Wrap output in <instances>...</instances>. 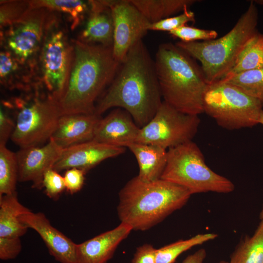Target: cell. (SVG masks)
I'll use <instances>...</instances> for the list:
<instances>
[{
	"instance_id": "1",
	"label": "cell",
	"mask_w": 263,
	"mask_h": 263,
	"mask_svg": "<svg viewBox=\"0 0 263 263\" xmlns=\"http://www.w3.org/2000/svg\"><path fill=\"white\" fill-rule=\"evenodd\" d=\"M162 98L154 60L142 39L132 46L120 64L94 113L100 116L111 108H123L142 128L153 117Z\"/></svg>"
},
{
	"instance_id": "2",
	"label": "cell",
	"mask_w": 263,
	"mask_h": 263,
	"mask_svg": "<svg viewBox=\"0 0 263 263\" xmlns=\"http://www.w3.org/2000/svg\"><path fill=\"white\" fill-rule=\"evenodd\" d=\"M74 54L66 90L59 101L63 114L94 113L95 102L120 65L112 47L73 42Z\"/></svg>"
},
{
	"instance_id": "3",
	"label": "cell",
	"mask_w": 263,
	"mask_h": 263,
	"mask_svg": "<svg viewBox=\"0 0 263 263\" xmlns=\"http://www.w3.org/2000/svg\"><path fill=\"white\" fill-rule=\"evenodd\" d=\"M191 195L169 181L159 179L147 182L136 176L119 192L118 216L121 223L132 230H147L183 207Z\"/></svg>"
},
{
	"instance_id": "4",
	"label": "cell",
	"mask_w": 263,
	"mask_h": 263,
	"mask_svg": "<svg viewBox=\"0 0 263 263\" xmlns=\"http://www.w3.org/2000/svg\"><path fill=\"white\" fill-rule=\"evenodd\" d=\"M154 63L163 101L183 113H204L208 84L193 58L175 44L165 43L159 46Z\"/></svg>"
},
{
	"instance_id": "5",
	"label": "cell",
	"mask_w": 263,
	"mask_h": 263,
	"mask_svg": "<svg viewBox=\"0 0 263 263\" xmlns=\"http://www.w3.org/2000/svg\"><path fill=\"white\" fill-rule=\"evenodd\" d=\"M258 11L250 2L234 27L223 37L202 41H178L175 45L201 64L208 85L221 80L232 68L244 48L258 32Z\"/></svg>"
},
{
	"instance_id": "6",
	"label": "cell",
	"mask_w": 263,
	"mask_h": 263,
	"mask_svg": "<svg viewBox=\"0 0 263 263\" xmlns=\"http://www.w3.org/2000/svg\"><path fill=\"white\" fill-rule=\"evenodd\" d=\"M161 179L179 185L191 194L213 192L228 193L235 186L209 168L199 147L192 141L167 150V161Z\"/></svg>"
},
{
	"instance_id": "7",
	"label": "cell",
	"mask_w": 263,
	"mask_h": 263,
	"mask_svg": "<svg viewBox=\"0 0 263 263\" xmlns=\"http://www.w3.org/2000/svg\"><path fill=\"white\" fill-rule=\"evenodd\" d=\"M12 103L10 107L15 109L16 114L12 141L20 148L39 146L48 141L63 115L59 101L37 89Z\"/></svg>"
},
{
	"instance_id": "8",
	"label": "cell",
	"mask_w": 263,
	"mask_h": 263,
	"mask_svg": "<svg viewBox=\"0 0 263 263\" xmlns=\"http://www.w3.org/2000/svg\"><path fill=\"white\" fill-rule=\"evenodd\" d=\"M263 107L237 86L217 82L208 85L203 97V111L227 130L252 127L259 124Z\"/></svg>"
},
{
	"instance_id": "9",
	"label": "cell",
	"mask_w": 263,
	"mask_h": 263,
	"mask_svg": "<svg viewBox=\"0 0 263 263\" xmlns=\"http://www.w3.org/2000/svg\"><path fill=\"white\" fill-rule=\"evenodd\" d=\"M41 46V80L47 93L59 101L67 87L74 59V45L52 20Z\"/></svg>"
},
{
	"instance_id": "10",
	"label": "cell",
	"mask_w": 263,
	"mask_h": 263,
	"mask_svg": "<svg viewBox=\"0 0 263 263\" xmlns=\"http://www.w3.org/2000/svg\"><path fill=\"white\" fill-rule=\"evenodd\" d=\"M200 124L198 115L181 112L163 100L153 117L140 128L136 143L169 149L192 141Z\"/></svg>"
},
{
	"instance_id": "11",
	"label": "cell",
	"mask_w": 263,
	"mask_h": 263,
	"mask_svg": "<svg viewBox=\"0 0 263 263\" xmlns=\"http://www.w3.org/2000/svg\"><path fill=\"white\" fill-rule=\"evenodd\" d=\"M49 10L30 8L18 21L8 26L1 38L8 50L21 63H26L38 51L52 19Z\"/></svg>"
},
{
	"instance_id": "12",
	"label": "cell",
	"mask_w": 263,
	"mask_h": 263,
	"mask_svg": "<svg viewBox=\"0 0 263 263\" xmlns=\"http://www.w3.org/2000/svg\"><path fill=\"white\" fill-rule=\"evenodd\" d=\"M105 2L111 10L113 21V55L121 64L132 46L150 30L151 23L131 0Z\"/></svg>"
},
{
	"instance_id": "13",
	"label": "cell",
	"mask_w": 263,
	"mask_h": 263,
	"mask_svg": "<svg viewBox=\"0 0 263 263\" xmlns=\"http://www.w3.org/2000/svg\"><path fill=\"white\" fill-rule=\"evenodd\" d=\"M63 150L51 138L43 146L20 148L16 152L19 182L31 181L33 188H42L44 174L53 169Z\"/></svg>"
},
{
	"instance_id": "14",
	"label": "cell",
	"mask_w": 263,
	"mask_h": 263,
	"mask_svg": "<svg viewBox=\"0 0 263 263\" xmlns=\"http://www.w3.org/2000/svg\"><path fill=\"white\" fill-rule=\"evenodd\" d=\"M125 148L91 140L64 149L53 169L57 172L77 168L86 173L103 161L118 156Z\"/></svg>"
},
{
	"instance_id": "15",
	"label": "cell",
	"mask_w": 263,
	"mask_h": 263,
	"mask_svg": "<svg viewBox=\"0 0 263 263\" xmlns=\"http://www.w3.org/2000/svg\"><path fill=\"white\" fill-rule=\"evenodd\" d=\"M29 228L35 230L40 236L50 254L60 263H77L76 244L54 227L42 212L31 210L19 217Z\"/></svg>"
},
{
	"instance_id": "16",
	"label": "cell",
	"mask_w": 263,
	"mask_h": 263,
	"mask_svg": "<svg viewBox=\"0 0 263 263\" xmlns=\"http://www.w3.org/2000/svg\"><path fill=\"white\" fill-rule=\"evenodd\" d=\"M131 117L120 109L113 110L100 119L93 140L125 148L136 143L140 128Z\"/></svg>"
},
{
	"instance_id": "17",
	"label": "cell",
	"mask_w": 263,
	"mask_h": 263,
	"mask_svg": "<svg viewBox=\"0 0 263 263\" xmlns=\"http://www.w3.org/2000/svg\"><path fill=\"white\" fill-rule=\"evenodd\" d=\"M132 228L120 223L116 227L76 244L77 263H107Z\"/></svg>"
},
{
	"instance_id": "18",
	"label": "cell",
	"mask_w": 263,
	"mask_h": 263,
	"mask_svg": "<svg viewBox=\"0 0 263 263\" xmlns=\"http://www.w3.org/2000/svg\"><path fill=\"white\" fill-rule=\"evenodd\" d=\"M100 119L95 113L63 114L51 138L63 149L93 140Z\"/></svg>"
},
{
	"instance_id": "19",
	"label": "cell",
	"mask_w": 263,
	"mask_h": 263,
	"mask_svg": "<svg viewBox=\"0 0 263 263\" xmlns=\"http://www.w3.org/2000/svg\"><path fill=\"white\" fill-rule=\"evenodd\" d=\"M90 13L79 40L112 47L114 26L111 10L105 0H89Z\"/></svg>"
},
{
	"instance_id": "20",
	"label": "cell",
	"mask_w": 263,
	"mask_h": 263,
	"mask_svg": "<svg viewBox=\"0 0 263 263\" xmlns=\"http://www.w3.org/2000/svg\"><path fill=\"white\" fill-rule=\"evenodd\" d=\"M128 148L135 156L139 167L137 176L144 182L161 179L167 161V150L158 146L134 143Z\"/></svg>"
},
{
	"instance_id": "21",
	"label": "cell",
	"mask_w": 263,
	"mask_h": 263,
	"mask_svg": "<svg viewBox=\"0 0 263 263\" xmlns=\"http://www.w3.org/2000/svg\"><path fill=\"white\" fill-rule=\"evenodd\" d=\"M30 211L19 201L17 191L0 196V237H19L28 228L19 217Z\"/></svg>"
},
{
	"instance_id": "22",
	"label": "cell",
	"mask_w": 263,
	"mask_h": 263,
	"mask_svg": "<svg viewBox=\"0 0 263 263\" xmlns=\"http://www.w3.org/2000/svg\"><path fill=\"white\" fill-rule=\"evenodd\" d=\"M152 24L171 17L198 1L195 0H131Z\"/></svg>"
},
{
	"instance_id": "23",
	"label": "cell",
	"mask_w": 263,
	"mask_h": 263,
	"mask_svg": "<svg viewBox=\"0 0 263 263\" xmlns=\"http://www.w3.org/2000/svg\"><path fill=\"white\" fill-rule=\"evenodd\" d=\"M263 67V33L257 32L246 43L232 68L218 82H225L237 74Z\"/></svg>"
},
{
	"instance_id": "24",
	"label": "cell",
	"mask_w": 263,
	"mask_h": 263,
	"mask_svg": "<svg viewBox=\"0 0 263 263\" xmlns=\"http://www.w3.org/2000/svg\"><path fill=\"white\" fill-rule=\"evenodd\" d=\"M229 263H263V219L253 235L245 236L238 244Z\"/></svg>"
},
{
	"instance_id": "25",
	"label": "cell",
	"mask_w": 263,
	"mask_h": 263,
	"mask_svg": "<svg viewBox=\"0 0 263 263\" xmlns=\"http://www.w3.org/2000/svg\"><path fill=\"white\" fill-rule=\"evenodd\" d=\"M25 64L19 61L9 50L0 54V83L9 90L23 89L30 90L31 81L20 75Z\"/></svg>"
},
{
	"instance_id": "26",
	"label": "cell",
	"mask_w": 263,
	"mask_h": 263,
	"mask_svg": "<svg viewBox=\"0 0 263 263\" xmlns=\"http://www.w3.org/2000/svg\"><path fill=\"white\" fill-rule=\"evenodd\" d=\"M29 2L32 9L45 8L68 14L73 21L72 29L78 25L84 14L90 8L89 1L86 2L77 0H34Z\"/></svg>"
},
{
	"instance_id": "27",
	"label": "cell",
	"mask_w": 263,
	"mask_h": 263,
	"mask_svg": "<svg viewBox=\"0 0 263 263\" xmlns=\"http://www.w3.org/2000/svg\"><path fill=\"white\" fill-rule=\"evenodd\" d=\"M217 234L207 233L197 234L189 239L180 240L156 249V263H174L184 252L194 246L214 240Z\"/></svg>"
},
{
	"instance_id": "28",
	"label": "cell",
	"mask_w": 263,
	"mask_h": 263,
	"mask_svg": "<svg viewBox=\"0 0 263 263\" xmlns=\"http://www.w3.org/2000/svg\"><path fill=\"white\" fill-rule=\"evenodd\" d=\"M18 165L16 153L0 145V196L16 191Z\"/></svg>"
},
{
	"instance_id": "29",
	"label": "cell",
	"mask_w": 263,
	"mask_h": 263,
	"mask_svg": "<svg viewBox=\"0 0 263 263\" xmlns=\"http://www.w3.org/2000/svg\"><path fill=\"white\" fill-rule=\"evenodd\" d=\"M258 100L263 107V67L237 74L227 81Z\"/></svg>"
},
{
	"instance_id": "30",
	"label": "cell",
	"mask_w": 263,
	"mask_h": 263,
	"mask_svg": "<svg viewBox=\"0 0 263 263\" xmlns=\"http://www.w3.org/2000/svg\"><path fill=\"white\" fill-rule=\"evenodd\" d=\"M0 28L8 27L19 19L30 8L29 0L0 1Z\"/></svg>"
},
{
	"instance_id": "31",
	"label": "cell",
	"mask_w": 263,
	"mask_h": 263,
	"mask_svg": "<svg viewBox=\"0 0 263 263\" xmlns=\"http://www.w3.org/2000/svg\"><path fill=\"white\" fill-rule=\"evenodd\" d=\"M172 36L181 41L188 42L211 40L216 38L218 33L214 30H206L186 25L169 32Z\"/></svg>"
},
{
	"instance_id": "32",
	"label": "cell",
	"mask_w": 263,
	"mask_h": 263,
	"mask_svg": "<svg viewBox=\"0 0 263 263\" xmlns=\"http://www.w3.org/2000/svg\"><path fill=\"white\" fill-rule=\"evenodd\" d=\"M194 13L185 9L182 13L151 24L150 30L168 31L169 33L186 25L188 22H195Z\"/></svg>"
},
{
	"instance_id": "33",
	"label": "cell",
	"mask_w": 263,
	"mask_h": 263,
	"mask_svg": "<svg viewBox=\"0 0 263 263\" xmlns=\"http://www.w3.org/2000/svg\"><path fill=\"white\" fill-rule=\"evenodd\" d=\"M42 187L47 196L55 201L66 189L63 177L53 169L47 170L44 174Z\"/></svg>"
},
{
	"instance_id": "34",
	"label": "cell",
	"mask_w": 263,
	"mask_h": 263,
	"mask_svg": "<svg viewBox=\"0 0 263 263\" xmlns=\"http://www.w3.org/2000/svg\"><path fill=\"white\" fill-rule=\"evenodd\" d=\"M22 249L19 237H0V259L6 261L16 258Z\"/></svg>"
},
{
	"instance_id": "35",
	"label": "cell",
	"mask_w": 263,
	"mask_h": 263,
	"mask_svg": "<svg viewBox=\"0 0 263 263\" xmlns=\"http://www.w3.org/2000/svg\"><path fill=\"white\" fill-rule=\"evenodd\" d=\"M85 174L84 171L77 168L66 170L63 176L66 190L71 194L80 190L84 183Z\"/></svg>"
},
{
	"instance_id": "36",
	"label": "cell",
	"mask_w": 263,
	"mask_h": 263,
	"mask_svg": "<svg viewBox=\"0 0 263 263\" xmlns=\"http://www.w3.org/2000/svg\"><path fill=\"white\" fill-rule=\"evenodd\" d=\"M15 122L1 107L0 110V145H6L14 130Z\"/></svg>"
},
{
	"instance_id": "37",
	"label": "cell",
	"mask_w": 263,
	"mask_h": 263,
	"mask_svg": "<svg viewBox=\"0 0 263 263\" xmlns=\"http://www.w3.org/2000/svg\"><path fill=\"white\" fill-rule=\"evenodd\" d=\"M156 251L150 244L141 245L136 248L131 263H156Z\"/></svg>"
},
{
	"instance_id": "38",
	"label": "cell",
	"mask_w": 263,
	"mask_h": 263,
	"mask_svg": "<svg viewBox=\"0 0 263 263\" xmlns=\"http://www.w3.org/2000/svg\"><path fill=\"white\" fill-rule=\"evenodd\" d=\"M207 256L204 248H200L194 253L188 255L182 263H203Z\"/></svg>"
},
{
	"instance_id": "39",
	"label": "cell",
	"mask_w": 263,
	"mask_h": 263,
	"mask_svg": "<svg viewBox=\"0 0 263 263\" xmlns=\"http://www.w3.org/2000/svg\"><path fill=\"white\" fill-rule=\"evenodd\" d=\"M259 124L263 125V110H262L259 117Z\"/></svg>"
},
{
	"instance_id": "40",
	"label": "cell",
	"mask_w": 263,
	"mask_h": 263,
	"mask_svg": "<svg viewBox=\"0 0 263 263\" xmlns=\"http://www.w3.org/2000/svg\"><path fill=\"white\" fill-rule=\"evenodd\" d=\"M260 218L261 220L263 219V205H262V209H261V212L260 213Z\"/></svg>"
},
{
	"instance_id": "41",
	"label": "cell",
	"mask_w": 263,
	"mask_h": 263,
	"mask_svg": "<svg viewBox=\"0 0 263 263\" xmlns=\"http://www.w3.org/2000/svg\"><path fill=\"white\" fill-rule=\"evenodd\" d=\"M254 1H256L255 2L259 3V4H263V0H256Z\"/></svg>"
},
{
	"instance_id": "42",
	"label": "cell",
	"mask_w": 263,
	"mask_h": 263,
	"mask_svg": "<svg viewBox=\"0 0 263 263\" xmlns=\"http://www.w3.org/2000/svg\"><path fill=\"white\" fill-rule=\"evenodd\" d=\"M218 263H229L225 261H221Z\"/></svg>"
}]
</instances>
